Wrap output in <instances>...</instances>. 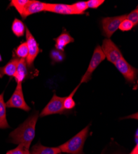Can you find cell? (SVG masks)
I'll list each match as a JSON object with an SVG mask.
<instances>
[{"instance_id": "cell-9", "label": "cell", "mask_w": 138, "mask_h": 154, "mask_svg": "<svg viewBox=\"0 0 138 154\" xmlns=\"http://www.w3.org/2000/svg\"><path fill=\"white\" fill-rule=\"evenodd\" d=\"M114 65L128 83H134L137 78V69L133 67L123 57L119 59Z\"/></svg>"}, {"instance_id": "cell-2", "label": "cell", "mask_w": 138, "mask_h": 154, "mask_svg": "<svg viewBox=\"0 0 138 154\" xmlns=\"http://www.w3.org/2000/svg\"><path fill=\"white\" fill-rule=\"evenodd\" d=\"M90 129V125L85 127L65 143L60 145L58 148L61 152L68 154H84L83 147L85 140L88 136Z\"/></svg>"}, {"instance_id": "cell-3", "label": "cell", "mask_w": 138, "mask_h": 154, "mask_svg": "<svg viewBox=\"0 0 138 154\" xmlns=\"http://www.w3.org/2000/svg\"><path fill=\"white\" fill-rule=\"evenodd\" d=\"M105 59V56L102 52L101 47L99 45H97L94 49L88 68H87V71L82 77L80 83L82 84L83 83H87L90 81L92 79V75L94 71H95L97 67Z\"/></svg>"}, {"instance_id": "cell-22", "label": "cell", "mask_w": 138, "mask_h": 154, "mask_svg": "<svg viewBox=\"0 0 138 154\" xmlns=\"http://www.w3.org/2000/svg\"><path fill=\"white\" fill-rule=\"evenodd\" d=\"M74 11L76 12V15L84 14L85 11L88 9L87 6L86 2H78L71 5Z\"/></svg>"}, {"instance_id": "cell-16", "label": "cell", "mask_w": 138, "mask_h": 154, "mask_svg": "<svg viewBox=\"0 0 138 154\" xmlns=\"http://www.w3.org/2000/svg\"><path fill=\"white\" fill-rule=\"evenodd\" d=\"M9 128L6 119V106L4 100V92L0 94V129Z\"/></svg>"}, {"instance_id": "cell-19", "label": "cell", "mask_w": 138, "mask_h": 154, "mask_svg": "<svg viewBox=\"0 0 138 154\" xmlns=\"http://www.w3.org/2000/svg\"><path fill=\"white\" fill-rule=\"evenodd\" d=\"M29 2V0H12L9 3V7H14L21 16H22L25 8Z\"/></svg>"}, {"instance_id": "cell-5", "label": "cell", "mask_w": 138, "mask_h": 154, "mask_svg": "<svg viewBox=\"0 0 138 154\" xmlns=\"http://www.w3.org/2000/svg\"><path fill=\"white\" fill-rule=\"evenodd\" d=\"M127 14L115 17H107L102 18L101 20L102 34L108 39L118 29L120 23L126 19Z\"/></svg>"}, {"instance_id": "cell-21", "label": "cell", "mask_w": 138, "mask_h": 154, "mask_svg": "<svg viewBox=\"0 0 138 154\" xmlns=\"http://www.w3.org/2000/svg\"><path fill=\"white\" fill-rule=\"evenodd\" d=\"M50 55L52 61L55 63L63 62L65 59V54L63 51H59L56 49H52Z\"/></svg>"}, {"instance_id": "cell-23", "label": "cell", "mask_w": 138, "mask_h": 154, "mask_svg": "<svg viewBox=\"0 0 138 154\" xmlns=\"http://www.w3.org/2000/svg\"><path fill=\"white\" fill-rule=\"evenodd\" d=\"M30 150L22 144H19L15 149L8 151L6 154H29Z\"/></svg>"}, {"instance_id": "cell-15", "label": "cell", "mask_w": 138, "mask_h": 154, "mask_svg": "<svg viewBox=\"0 0 138 154\" xmlns=\"http://www.w3.org/2000/svg\"><path fill=\"white\" fill-rule=\"evenodd\" d=\"M30 154H60L61 151L58 147H48L37 143L34 145L30 150Z\"/></svg>"}, {"instance_id": "cell-17", "label": "cell", "mask_w": 138, "mask_h": 154, "mask_svg": "<svg viewBox=\"0 0 138 154\" xmlns=\"http://www.w3.org/2000/svg\"><path fill=\"white\" fill-rule=\"evenodd\" d=\"M26 26L24 25L22 21L15 18L14 21L12 22L11 29L13 33L18 38L23 36L26 32Z\"/></svg>"}, {"instance_id": "cell-13", "label": "cell", "mask_w": 138, "mask_h": 154, "mask_svg": "<svg viewBox=\"0 0 138 154\" xmlns=\"http://www.w3.org/2000/svg\"><path fill=\"white\" fill-rule=\"evenodd\" d=\"M54 40L56 42L55 45V48L59 51H63V52L65 47L68 45L74 42V38L65 29H63L62 33L57 38H55Z\"/></svg>"}, {"instance_id": "cell-28", "label": "cell", "mask_w": 138, "mask_h": 154, "mask_svg": "<svg viewBox=\"0 0 138 154\" xmlns=\"http://www.w3.org/2000/svg\"><path fill=\"white\" fill-rule=\"evenodd\" d=\"M137 130L136 131V134H135V140H136V144H137Z\"/></svg>"}, {"instance_id": "cell-12", "label": "cell", "mask_w": 138, "mask_h": 154, "mask_svg": "<svg viewBox=\"0 0 138 154\" xmlns=\"http://www.w3.org/2000/svg\"><path fill=\"white\" fill-rule=\"evenodd\" d=\"M45 12H53V13L63 15H76L71 5L47 3Z\"/></svg>"}, {"instance_id": "cell-4", "label": "cell", "mask_w": 138, "mask_h": 154, "mask_svg": "<svg viewBox=\"0 0 138 154\" xmlns=\"http://www.w3.org/2000/svg\"><path fill=\"white\" fill-rule=\"evenodd\" d=\"M65 97H59L54 94L48 104L42 110L39 116L40 117L53 114H65L68 111L63 107Z\"/></svg>"}, {"instance_id": "cell-6", "label": "cell", "mask_w": 138, "mask_h": 154, "mask_svg": "<svg viewBox=\"0 0 138 154\" xmlns=\"http://www.w3.org/2000/svg\"><path fill=\"white\" fill-rule=\"evenodd\" d=\"M26 43L28 47L29 53L27 58L26 59L27 66L32 69H34V62L37 56L41 52V50L39 47V44L35 39L34 36L30 32L29 29L26 27Z\"/></svg>"}, {"instance_id": "cell-8", "label": "cell", "mask_w": 138, "mask_h": 154, "mask_svg": "<svg viewBox=\"0 0 138 154\" xmlns=\"http://www.w3.org/2000/svg\"><path fill=\"white\" fill-rule=\"evenodd\" d=\"M100 47L105 58L112 63L115 64L119 59L123 57L118 47L110 39L105 38Z\"/></svg>"}, {"instance_id": "cell-29", "label": "cell", "mask_w": 138, "mask_h": 154, "mask_svg": "<svg viewBox=\"0 0 138 154\" xmlns=\"http://www.w3.org/2000/svg\"><path fill=\"white\" fill-rule=\"evenodd\" d=\"M2 61V57L1 56V54H0V62Z\"/></svg>"}, {"instance_id": "cell-1", "label": "cell", "mask_w": 138, "mask_h": 154, "mask_svg": "<svg viewBox=\"0 0 138 154\" xmlns=\"http://www.w3.org/2000/svg\"><path fill=\"white\" fill-rule=\"evenodd\" d=\"M39 115L38 112H37L12 131L9 134L11 142L15 144H22L29 149L35 136V126Z\"/></svg>"}, {"instance_id": "cell-24", "label": "cell", "mask_w": 138, "mask_h": 154, "mask_svg": "<svg viewBox=\"0 0 138 154\" xmlns=\"http://www.w3.org/2000/svg\"><path fill=\"white\" fill-rule=\"evenodd\" d=\"M134 27L133 23L131 21L125 19L120 23L118 29L121 32H128L131 30Z\"/></svg>"}, {"instance_id": "cell-14", "label": "cell", "mask_w": 138, "mask_h": 154, "mask_svg": "<svg viewBox=\"0 0 138 154\" xmlns=\"http://www.w3.org/2000/svg\"><path fill=\"white\" fill-rule=\"evenodd\" d=\"M20 59L14 57L11 59L4 67H0V79L3 78L5 75L13 77L17 68Z\"/></svg>"}, {"instance_id": "cell-20", "label": "cell", "mask_w": 138, "mask_h": 154, "mask_svg": "<svg viewBox=\"0 0 138 154\" xmlns=\"http://www.w3.org/2000/svg\"><path fill=\"white\" fill-rule=\"evenodd\" d=\"M15 55L16 56V57L19 59H26L28 56L29 51H28V47L26 42H23L21 43L18 48L15 49Z\"/></svg>"}, {"instance_id": "cell-27", "label": "cell", "mask_w": 138, "mask_h": 154, "mask_svg": "<svg viewBox=\"0 0 138 154\" xmlns=\"http://www.w3.org/2000/svg\"><path fill=\"white\" fill-rule=\"evenodd\" d=\"M130 154H138V145L136 144L134 149L132 150Z\"/></svg>"}, {"instance_id": "cell-18", "label": "cell", "mask_w": 138, "mask_h": 154, "mask_svg": "<svg viewBox=\"0 0 138 154\" xmlns=\"http://www.w3.org/2000/svg\"><path fill=\"white\" fill-rule=\"evenodd\" d=\"M81 85V84L79 83L68 96L65 97V99L63 102V107L66 110L68 111V110H72V109H74L75 107V106H76V102H75V101L73 99V96H74L75 93H76L77 90L78 89V88Z\"/></svg>"}, {"instance_id": "cell-11", "label": "cell", "mask_w": 138, "mask_h": 154, "mask_svg": "<svg viewBox=\"0 0 138 154\" xmlns=\"http://www.w3.org/2000/svg\"><path fill=\"white\" fill-rule=\"evenodd\" d=\"M47 6V3L37 1V0H29V2L25 8L21 17L23 19H26L30 15L41 12H45Z\"/></svg>"}, {"instance_id": "cell-25", "label": "cell", "mask_w": 138, "mask_h": 154, "mask_svg": "<svg viewBox=\"0 0 138 154\" xmlns=\"http://www.w3.org/2000/svg\"><path fill=\"white\" fill-rule=\"evenodd\" d=\"M126 19L131 21L134 26H137L138 24V8L137 6L136 8L135 9L132 11L130 14H127Z\"/></svg>"}, {"instance_id": "cell-7", "label": "cell", "mask_w": 138, "mask_h": 154, "mask_svg": "<svg viewBox=\"0 0 138 154\" xmlns=\"http://www.w3.org/2000/svg\"><path fill=\"white\" fill-rule=\"evenodd\" d=\"M6 106L8 108H18L26 112H29L30 110V107L27 105L24 97L22 83H17L15 91L11 98L7 101Z\"/></svg>"}, {"instance_id": "cell-26", "label": "cell", "mask_w": 138, "mask_h": 154, "mask_svg": "<svg viewBox=\"0 0 138 154\" xmlns=\"http://www.w3.org/2000/svg\"><path fill=\"white\" fill-rule=\"evenodd\" d=\"M104 2V0H89L86 2L87 8L91 9H97Z\"/></svg>"}, {"instance_id": "cell-30", "label": "cell", "mask_w": 138, "mask_h": 154, "mask_svg": "<svg viewBox=\"0 0 138 154\" xmlns=\"http://www.w3.org/2000/svg\"><path fill=\"white\" fill-rule=\"evenodd\" d=\"M29 154H30V153H29Z\"/></svg>"}, {"instance_id": "cell-10", "label": "cell", "mask_w": 138, "mask_h": 154, "mask_svg": "<svg viewBox=\"0 0 138 154\" xmlns=\"http://www.w3.org/2000/svg\"><path fill=\"white\" fill-rule=\"evenodd\" d=\"M36 72L38 73V70L37 69H32L27 66L26 59H21L18 63L16 72L13 77L17 83H22V82L26 79L32 78L31 76H36Z\"/></svg>"}]
</instances>
